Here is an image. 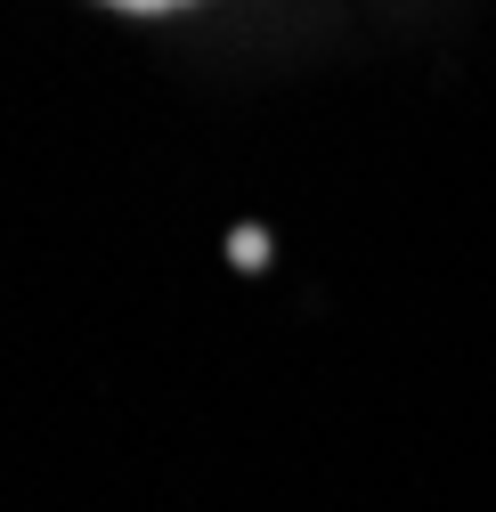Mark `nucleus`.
<instances>
[{
	"label": "nucleus",
	"mask_w": 496,
	"mask_h": 512,
	"mask_svg": "<svg viewBox=\"0 0 496 512\" xmlns=\"http://www.w3.org/2000/svg\"><path fill=\"white\" fill-rule=\"evenodd\" d=\"M98 9H122V17H171V9H196V0H98Z\"/></svg>",
	"instance_id": "obj_1"
}]
</instances>
